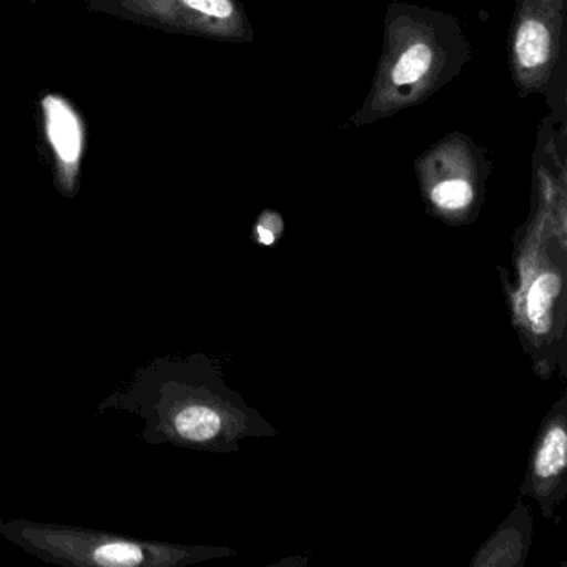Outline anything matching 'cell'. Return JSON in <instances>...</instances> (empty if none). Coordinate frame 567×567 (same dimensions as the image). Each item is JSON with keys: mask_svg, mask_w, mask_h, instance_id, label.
<instances>
[{"mask_svg": "<svg viewBox=\"0 0 567 567\" xmlns=\"http://www.w3.org/2000/svg\"><path fill=\"white\" fill-rule=\"evenodd\" d=\"M473 59V48L453 14L394 0L383 21V48L354 127L416 107L453 82Z\"/></svg>", "mask_w": 567, "mask_h": 567, "instance_id": "obj_1", "label": "cell"}, {"mask_svg": "<svg viewBox=\"0 0 567 567\" xmlns=\"http://www.w3.org/2000/svg\"><path fill=\"white\" fill-rule=\"evenodd\" d=\"M567 0H516L507 38L511 78L520 99L553 101L566 82Z\"/></svg>", "mask_w": 567, "mask_h": 567, "instance_id": "obj_2", "label": "cell"}, {"mask_svg": "<svg viewBox=\"0 0 567 567\" xmlns=\"http://www.w3.org/2000/svg\"><path fill=\"white\" fill-rule=\"evenodd\" d=\"M487 151L463 132H450L414 162L427 207L451 224L476 217L491 174Z\"/></svg>", "mask_w": 567, "mask_h": 567, "instance_id": "obj_3", "label": "cell"}, {"mask_svg": "<svg viewBox=\"0 0 567 567\" xmlns=\"http://www.w3.org/2000/svg\"><path fill=\"white\" fill-rule=\"evenodd\" d=\"M137 14L187 34L248 44L255 32L238 0H125Z\"/></svg>", "mask_w": 567, "mask_h": 567, "instance_id": "obj_4", "label": "cell"}, {"mask_svg": "<svg viewBox=\"0 0 567 567\" xmlns=\"http://www.w3.org/2000/svg\"><path fill=\"white\" fill-rule=\"evenodd\" d=\"M566 400H560L556 410L547 417L537 436L529 467H527L524 493L543 504L544 516L549 517L556 493L563 489L567 466Z\"/></svg>", "mask_w": 567, "mask_h": 567, "instance_id": "obj_5", "label": "cell"}, {"mask_svg": "<svg viewBox=\"0 0 567 567\" xmlns=\"http://www.w3.org/2000/svg\"><path fill=\"white\" fill-rule=\"evenodd\" d=\"M45 135L55 161L65 174L74 175L84 155V127L81 117L61 95L42 99Z\"/></svg>", "mask_w": 567, "mask_h": 567, "instance_id": "obj_6", "label": "cell"}, {"mask_svg": "<svg viewBox=\"0 0 567 567\" xmlns=\"http://www.w3.org/2000/svg\"><path fill=\"white\" fill-rule=\"evenodd\" d=\"M221 416L217 411L208 406L185 408L177 417H175V427L178 434L190 441L212 440L221 431Z\"/></svg>", "mask_w": 567, "mask_h": 567, "instance_id": "obj_7", "label": "cell"}, {"mask_svg": "<svg viewBox=\"0 0 567 567\" xmlns=\"http://www.w3.org/2000/svg\"><path fill=\"white\" fill-rule=\"evenodd\" d=\"M560 288L556 274L540 275L527 291V318L534 330L546 328L550 320V307Z\"/></svg>", "mask_w": 567, "mask_h": 567, "instance_id": "obj_8", "label": "cell"}, {"mask_svg": "<svg viewBox=\"0 0 567 567\" xmlns=\"http://www.w3.org/2000/svg\"><path fill=\"white\" fill-rule=\"evenodd\" d=\"M94 560L101 566H138L144 560L141 547L128 543L105 544L94 553Z\"/></svg>", "mask_w": 567, "mask_h": 567, "instance_id": "obj_9", "label": "cell"}, {"mask_svg": "<svg viewBox=\"0 0 567 567\" xmlns=\"http://www.w3.org/2000/svg\"><path fill=\"white\" fill-rule=\"evenodd\" d=\"M281 225L284 224H281L280 215L274 214V212H265L257 225V234L261 244H274L275 235H277V228L274 230V227H281Z\"/></svg>", "mask_w": 567, "mask_h": 567, "instance_id": "obj_10", "label": "cell"}]
</instances>
